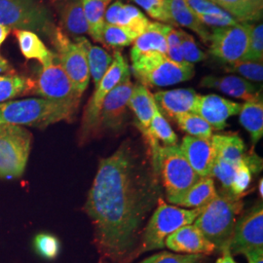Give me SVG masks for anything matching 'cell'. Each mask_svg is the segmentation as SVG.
I'll return each mask as SVG.
<instances>
[{"label":"cell","instance_id":"obj_1","mask_svg":"<svg viewBox=\"0 0 263 263\" xmlns=\"http://www.w3.org/2000/svg\"><path fill=\"white\" fill-rule=\"evenodd\" d=\"M160 182L148 152L142 153L130 140L101 159L84 210L104 262L135 259L143 223L161 198Z\"/></svg>","mask_w":263,"mask_h":263},{"label":"cell","instance_id":"obj_2","mask_svg":"<svg viewBox=\"0 0 263 263\" xmlns=\"http://www.w3.org/2000/svg\"><path fill=\"white\" fill-rule=\"evenodd\" d=\"M244 202L230 194L217 195L199 215L194 226L202 231L218 253L229 250L236 222L243 214Z\"/></svg>","mask_w":263,"mask_h":263},{"label":"cell","instance_id":"obj_3","mask_svg":"<svg viewBox=\"0 0 263 263\" xmlns=\"http://www.w3.org/2000/svg\"><path fill=\"white\" fill-rule=\"evenodd\" d=\"M76 108L45 99H27L0 104V125L46 128L61 122L71 121Z\"/></svg>","mask_w":263,"mask_h":263},{"label":"cell","instance_id":"obj_4","mask_svg":"<svg viewBox=\"0 0 263 263\" xmlns=\"http://www.w3.org/2000/svg\"><path fill=\"white\" fill-rule=\"evenodd\" d=\"M202 210L203 207L186 210L170 206L160 198L157 207L143 228L140 244L135 252V259L146 252L164 249L166 238L180 227L192 224Z\"/></svg>","mask_w":263,"mask_h":263},{"label":"cell","instance_id":"obj_5","mask_svg":"<svg viewBox=\"0 0 263 263\" xmlns=\"http://www.w3.org/2000/svg\"><path fill=\"white\" fill-rule=\"evenodd\" d=\"M158 174L167 200L175 205L201 179L189 165L179 145H160Z\"/></svg>","mask_w":263,"mask_h":263},{"label":"cell","instance_id":"obj_6","mask_svg":"<svg viewBox=\"0 0 263 263\" xmlns=\"http://www.w3.org/2000/svg\"><path fill=\"white\" fill-rule=\"evenodd\" d=\"M132 71L145 87H166L185 82L195 74L193 65L179 64L164 55L142 56L132 62Z\"/></svg>","mask_w":263,"mask_h":263},{"label":"cell","instance_id":"obj_7","mask_svg":"<svg viewBox=\"0 0 263 263\" xmlns=\"http://www.w3.org/2000/svg\"><path fill=\"white\" fill-rule=\"evenodd\" d=\"M0 25L48 35L55 26L41 0H0Z\"/></svg>","mask_w":263,"mask_h":263},{"label":"cell","instance_id":"obj_8","mask_svg":"<svg viewBox=\"0 0 263 263\" xmlns=\"http://www.w3.org/2000/svg\"><path fill=\"white\" fill-rule=\"evenodd\" d=\"M32 135L14 125H0V179L23 176L31 149Z\"/></svg>","mask_w":263,"mask_h":263},{"label":"cell","instance_id":"obj_9","mask_svg":"<svg viewBox=\"0 0 263 263\" xmlns=\"http://www.w3.org/2000/svg\"><path fill=\"white\" fill-rule=\"evenodd\" d=\"M129 73H131V70L127 61L123 57L121 52L115 51L111 66L102 78L100 83L96 86L94 94L85 107L81 128L79 132L80 141H88L90 138L97 136L99 115L105 97Z\"/></svg>","mask_w":263,"mask_h":263},{"label":"cell","instance_id":"obj_10","mask_svg":"<svg viewBox=\"0 0 263 263\" xmlns=\"http://www.w3.org/2000/svg\"><path fill=\"white\" fill-rule=\"evenodd\" d=\"M34 80L33 94L42 99L66 104L78 109L81 97L68 78L64 68L56 59L45 66H41Z\"/></svg>","mask_w":263,"mask_h":263},{"label":"cell","instance_id":"obj_11","mask_svg":"<svg viewBox=\"0 0 263 263\" xmlns=\"http://www.w3.org/2000/svg\"><path fill=\"white\" fill-rule=\"evenodd\" d=\"M56 49L57 59L76 90L83 95L90 82V71L85 49L76 39L70 40L61 28L56 27L51 34Z\"/></svg>","mask_w":263,"mask_h":263},{"label":"cell","instance_id":"obj_12","mask_svg":"<svg viewBox=\"0 0 263 263\" xmlns=\"http://www.w3.org/2000/svg\"><path fill=\"white\" fill-rule=\"evenodd\" d=\"M253 24L239 23L235 26L216 28L210 35V53L226 64L242 60L249 46Z\"/></svg>","mask_w":263,"mask_h":263},{"label":"cell","instance_id":"obj_13","mask_svg":"<svg viewBox=\"0 0 263 263\" xmlns=\"http://www.w3.org/2000/svg\"><path fill=\"white\" fill-rule=\"evenodd\" d=\"M228 249L232 255L263 249L262 203L239 216Z\"/></svg>","mask_w":263,"mask_h":263},{"label":"cell","instance_id":"obj_14","mask_svg":"<svg viewBox=\"0 0 263 263\" xmlns=\"http://www.w3.org/2000/svg\"><path fill=\"white\" fill-rule=\"evenodd\" d=\"M134 86L129 73L105 97L99 115L97 135L105 131H118L122 127Z\"/></svg>","mask_w":263,"mask_h":263},{"label":"cell","instance_id":"obj_15","mask_svg":"<svg viewBox=\"0 0 263 263\" xmlns=\"http://www.w3.org/2000/svg\"><path fill=\"white\" fill-rule=\"evenodd\" d=\"M165 247L182 254H202L207 256L216 252V247L193 223L182 226L168 236L165 240Z\"/></svg>","mask_w":263,"mask_h":263},{"label":"cell","instance_id":"obj_16","mask_svg":"<svg viewBox=\"0 0 263 263\" xmlns=\"http://www.w3.org/2000/svg\"><path fill=\"white\" fill-rule=\"evenodd\" d=\"M242 104L217 95L199 96L196 111L212 129L219 131L227 126V119L240 113Z\"/></svg>","mask_w":263,"mask_h":263},{"label":"cell","instance_id":"obj_17","mask_svg":"<svg viewBox=\"0 0 263 263\" xmlns=\"http://www.w3.org/2000/svg\"><path fill=\"white\" fill-rule=\"evenodd\" d=\"M179 148L199 177H213L212 173L216 161V152L211 140L185 136Z\"/></svg>","mask_w":263,"mask_h":263},{"label":"cell","instance_id":"obj_18","mask_svg":"<svg viewBox=\"0 0 263 263\" xmlns=\"http://www.w3.org/2000/svg\"><path fill=\"white\" fill-rule=\"evenodd\" d=\"M199 96L193 89H174L153 95L160 112L171 119L183 113H195Z\"/></svg>","mask_w":263,"mask_h":263},{"label":"cell","instance_id":"obj_19","mask_svg":"<svg viewBox=\"0 0 263 263\" xmlns=\"http://www.w3.org/2000/svg\"><path fill=\"white\" fill-rule=\"evenodd\" d=\"M172 26L151 22L146 29L132 44L131 62L147 55L167 56V34Z\"/></svg>","mask_w":263,"mask_h":263},{"label":"cell","instance_id":"obj_20","mask_svg":"<svg viewBox=\"0 0 263 263\" xmlns=\"http://www.w3.org/2000/svg\"><path fill=\"white\" fill-rule=\"evenodd\" d=\"M200 86L215 89L223 94L244 100L246 102L262 98L259 90L252 82L240 76H206L201 80Z\"/></svg>","mask_w":263,"mask_h":263},{"label":"cell","instance_id":"obj_21","mask_svg":"<svg viewBox=\"0 0 263 263\" xmlns=\"http://www.w3.org/2000/svg\"><path fill=\"white\" fill-rule=\"evenodd\" d=\"M104 23L105 25L129 28L140 35L148 27L151 21L139 8L116 0L105 11Z\"/></svg>","mask_w":263,"mask_h":263},{"label":"cell","instance_id":"obj_22","mask_svg":"<svg viewBox=\"0 0 263 263\" xmlns=\"http://www.w3.org/2000/svg\"><path fill=\"white\" fill-rule=\"evenodd\" d=\"M55 7L63 30L76 36L88 33L82 0H55Z\"/></svg>","mask_w":263,"mask_h":263},{"label":"cell","instance_id":"obj_23","mask_svg":"<svg viewBox=\"0 0 263 263\" xmlns=\"http://www.w3.org/2000/svg\"><path fill=\"white\" fill-rule=\"evenodd\" d=\"M170 17L174 26H181L189 28L197 33L201 40L208 44L210 40L211 31L199 20L197 15L190 9L185 0H170L168 1Z\"/></svg>","mask_w":263,"mask_h":263},{"label":"cell","instance_id":"obj_24","mask_svg":"<svg viewBox=\"0 0 263 263\" xmlns=\"http://www.w3.org/2000/svg\"><path fill=\"white\" fill-rule=\"evenodd\" d=\"M154 105V98L149 89L140 82L135 84L128 102V107L135 113L138 120L137 127L140 131L149 128Z\"/></svg>","mask_w":263,"mask_h":263},{"label":"cell","instance_id":"obj_25","mask_svg":"<svg viewBox=\"0 0 263 263\" xmlns=\"http://www.w3.org/2000/svg\"><path fill=\"white\" fill-rule=\"evenodd\" d=\"M14 34L18 40L20 50L28 60H37L41 66L52 63L56 54L50 51L35 32L25 29H14Z\"/></svg>","mask_w":263,"mask_h":263},{"label":"cell","instance_id":"obj_26","mask_svg":"<svg viewBox=\"0 0 263 263\" xmlns=\"http://www.w3.org/2000/svg\"><path fill=\"white\" fill-rule=\"evenodd\" d=\"M239 23L250 24L262 18L263 1L258 0H210Z\"/></svg>","mask_w":263,"mask_h":263},{"label":"cell","instance_id":"obj_27","mask_svg":"<svg viewBox=\"0 0 263 263\" xmlns=\"http://www.w3.org/2000/svg\"><path fill=\"white\" fill-rule=\"evenodd\" d=\"M76 39L84 47L90 76L92 77L96 87L111 66L113 56L106 52L104 48L92 45L87 38L76 36Z\"/></svg>","mask_w":263,"mask_h":263},{"label":"cell","instance_id":"obj_28","mask_svg":"<svg viewBox=\"0 0 263 263\" xmlns=\"http://www.w3.org/2000/svg\"><path fill=\"white\" fill-rule=\"evenodd\" d=\"M217 196L215 181L212 177L201 178L188 189L176 205L187 209L205 207Z\"/></svg>","mask_w":263,"mask_h":263},{"label":"cell","instance_id":"obj_29","mask_svg":"<svg viewBox=\"0 0 263 263\" xmlns=\"http://www.w3.org/2000/svg\"><path fill=\"white\" fill-rule=\"evenodd\" d=\"M211 141L217 158L235 165L239 164L244 158L246 145L238 135H213Z\"/></svg>","mask_w":263,"mask_h":263},{"label":"cell","instance_id":"obj_30","mask_svg":"<svg viewBox=\"0 0 263 263\" xmlns=\"http://www.w3.org/2000/svg\"><path fill=\"white\" fill-rule=\"evenodd\" d=\"M112 0H82L85 19L88 25V34L96 42L103 44L104 15Z\"/></svg>","mask_w":263,"mask_h":263},{"label":"cell","instance_id":"obj_31","mask_svg":"<svg viewBox=\"0 0 263 263\" xmlns=\"http://www.w3.org/2000/svg\"><path fill=\"white\" fill-rule=\"evenodd\" d=\"M241 125L250 133L254 144H256L263 136L262 98L242 104L239 113Z\"/></svg>","mask_w":263,"mask_h":263},{"label":"cell","instance_id":"obj_32","mask_svg":"<svg viewBox=\"0 0 263 263\" xmlns=\"http://www.w3.org/2000/svg\"><path fill=\"white\" fill-rule=\"evenodd\" d=\"M34 80L16 73L0 74V104L9 102L15 98L33 94Z\"/></svg>","mask_w":263,"mask_h":263},{"label":"cell","instance_id":"obj_33","mask_svg":"<svg viewBox=\"0 0 263 263\" xmlns=\"http://www.w3.org/2000/svg\"><path fill=\"white\" fill-rule=\"evenodd\" d=\"M174 120L179 129L187 133L188 136L202 140H211L213 136L212 127L197 113L179 114Z\"/></svg>","mask_w":263,"mask_h":263},{"label":"cell","instance_id":"obj_34","mask_svg":"<svg viewBox=\"0 0 263 263\" xmlns=\"http://www.w3.org/2000/svg\"><path fill=\"white\" fill-rule=\"evenodd\" d=\"M151 135L158 141L163 142L165 146L178 145V136L172 129L168 120L160 112L157 105L155 104L153 108V115L149 125Z\"/></svg>","mask_w":263,"mask_h":263},{"label":"cell","instance_id":"obj_35","mask_svg":"<svg viewBox=\"0 0 263 263\" xmlns=\"http://www.w3.org/2000/svg\"><path fill=\"white\" fill-rule=\"evenodd\" d=\"M138 36L137 32L129 28L105 25L103 30V44L112 49H122L132 45Z\"/></svg>","mask_w":263,"mask_h":263},{"label":"cell","instance_id":"obj_36","mask_svg":"<svg viewBox=\"0 0 263 263\" xmlns=\"http://www.w3.org/2000/svg\"><path fill=\"white\" fill-rule=\"evenodd\" d=\"M226 70L228 72L240 74L247 80H251L254 82H262V62L239 60L234 63L228 64V66L226 67Z\"/></svg>","mask_w":263,"mask_h":263},{"label":"cell","instance_id":"obj_37","mask_svg":"<svg viewBox=\"0 0 263 263\" xmlns=\"http://www.w3.org/2000/svg\"><path fill=\"white\" fill-rule=\"evenodd\" d=\"M33 248L36 254L42 258L53 260L61 252V242L56 236L39 233L33 239Z\"/></svg>","mask_w":263,"mask_h":263},{"label":"cell","instance_id":"obj_38","mask_svg":"<svg viewBox=\"0 0 263 263\" xmlns=\"http://www.w3.org/2000/svg\"><path fill=\"white\" fill-rule=\"evenodd\" d=\"M181 45V53L185 63L193 65L207 60L208 55L204 53L196 43L194 37L184 30L178 29Z\"/></svg>","mask_w":263,"mask_h":263},{"label":"cell","instance_id":"obj_39","mask_svg":"<svg viewBox=\"0 0 263 263\" xmlns=\"http://www.w3.org/2000/svg\"><path fill=\"white\" fill-rule=\"evenodd\" d=\"M135 4L141 7L146 14L160 23L174 26L170 17L168 1L166 0H132Z\"/></svg>","mask_w":263,"mask_h":263},{"label":"cell","instance_id":"obj_40","mask_svg":"<svg viewBox=\"0 0 263 263\" xmlns=\"http://www.w3.org/2000/svg\"><path fill=\"white\" fill-rule=\"evenodd\" d=\"M140 263H209L206 255L202 254H177L161 252L143 259Z\"/></svg>","mask_w":263,"mask_h":263},{"label":"cell","instance_id":"obj_41","mask_svg":"<svg viewBox=\"0 0 263 263\" xmlns=\"http://www.w3.org/2000/svg\"><path fill=\"white\" fill-rule=\"evenodd\" d=\"M263 59V25L260 23L252 25L249 46L242 60L262 62Z\"/></svg>","mask_w":263,"mask_h":263},{"label":"cell","instance_id":"obj_42","mask_svg":"<svg viewBox=\"0 0 263 263\" xmlns=\"http://www.w3.org/2000/svg\"><path fill=\"white\" fill-rule=\"evenodd\" d=\"M252 179L253 173L242 160L236 167V172L231 182L229 194L235 197L242 198V196H244L246 190L250 186Z\"/></svg>","mask_w":263,"mask_h":263},{"label":"cell","instance_id":"obj_43","mask_svg":"<svg viewBox=\"0 0 263 263\" xmlns=\"http://www.w3.org/2000/svg\"><path fill=\"white\" fill-rule=\"evenodd\" d=\"M237 165L216 157L212 176L216 177V179L221 182L222 187L226 191V194H229V190L235 174Z\"/></svg>","mask_w":263,"mask_h":263},{"label":"cell","instance_id":"obj_44","mask_svg":"<svg viewBox=\"0 0 263 263\" xmlns=\"http://www.w3.org/2000/svg\"><path fill=\"white\" fill-rule=\"evenodd\" d=\"M167 57L170 60L179 63L184 64V60L181 53V45L179 40V31L178 29L171 27L167 34Z\"/></svg>","mask_w":263,"mask_h":263},{"label":"cell","instance_id":"obj_45","mask_svg":"<svg viewBox=\"0 0 263 263\" xmlns=\"http://www.w3.org/2000/svg\"><path fill=\"white\" fill-rule=\"evenodd\" d=\"M185 2L188 7L197 16L221 15L226 13V11L219 8L214 2L210 0H185Z\"/></svg>","mask_w":263,"mask_h":263},{"label":"cell","instance_id":"obj_46","mask_svg":"<svg viewBox=\"0 0 263 263\" xmlns=\"http://www.w3.org/2000/svg\"><path fill=\"white\" fill-rule=\"evenodd\" d=\"M197 17L203 23V25H205L207 28L209 27H213L214 28H224V27H231L239 24V22H237L232 16H230L226 12L221 15H212V16L202 15Z\"/></svg>","mask_w":263,"mask_h":263},{"label":"cell","instance_id":"obj_47","mask_svg":"<svg viewBox=\"0 0 263 263\" xmlns=\"http://www.w3.org/2000/svg\"><path fill=\"white\" fill-rule=\"evenodd\" d=\"M243 162L252 173H258L262 169V159H260L253 151L245 153Z\"/></svg>","mask_w":263,"mask_h":263},{"label":"cell","instance_id":"obj_48","mask_svg":"<svg viewBox=\"0 0 263 263\" xmlns=\"http://www.w3.org/2000/svg\"><path fill=\"white\" fill-rule=\"evenodd\" d=\"M244 255L249 263H263V249L248 252Z\"/></svg>","mask_w":263,"mask_h":263},{"label":"cell","instance_id":"obj_49","mask_svg":"<svg viewBox=\"0 0 263 263\" xmlns=\"http://www.w3.org/2000/svg\"><path fill=\"white\" fill-rule=\"evenodd\" d=\"M0 73H15L14 68L10 65L9 62L0 55Z\"/></svg>","mask_w":263,"mask_h":263},{"label":"cell","instance_id":"obj_50","mask_svg":"<svg viewBox=\"0 0 263 263\" xmlns=\"http://www.w3.org/2000/svg\"><path fill=\"white\" fill-rule=\"evenodd\" d=\"M216 263H237L234 258H233V255L231 254V253L229 252V250H226L224 252L221 253V256L216 260Z\"/></svg>","mask_w":263,"mask_h":263},{"label":"cell","instance_id":"obj_51","mask_svg":"<svg viewBox=\"0 0 263 263\" xmlns=\"http://www.w3.org/2000/svg\"><path fill=\"white\" fill-rule=\"evenodd\" d=\"M10 31H11V28L3 25H0V48L6 40V38L8 37Z\"/></svg>","mask_w":263,"mask_h":263},{"label":"cell","instance_id":"obj_52","mask_svg":"<svg viewBox=\"0 0 263 263\" xmlns=\"http://www.w3.org/2000/svg\"><path fill=\"white\" fill-rule=\"evenodd\" d=\"M258 193L260 195V197H263V179H261L259 180V183H258Z\"/></svg>","mask_w":263,"mask_h":263},{"label":"cell","instance_id":"obj_53","mask_svg":"<svg viewBox=\"0 0 263 263\" xmlns=\"http://www.w3.org/2000/svg\"><path fill=\"white\" fill-rule=\"evenodd\" d=\"M258 1H263V0H258Z\"/></svg>","mask_w":263,"mask_h":263},{"label":"cell","instance_id":"obj_54","mask_svg":"<svg viewBox=\"0 0 263 263\" xmlns=\"http://www.w3.org/2000/svg\"><path fill=\"white\" fill-rule=\"evenodd\" d=\"M166 1H170V0H166Z\"/></svg>","mask_w":263,"mask_h":263}]
</instances>
